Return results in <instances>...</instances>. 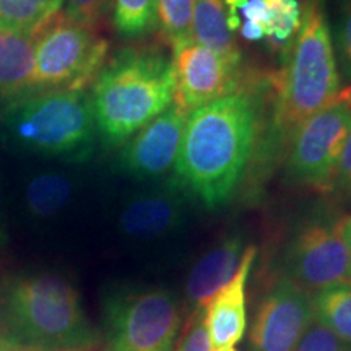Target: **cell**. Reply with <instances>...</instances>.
<instances>
[{"label": "cell", "instance_id": "6da1fadb", "mask_svg": "<svg viewBox=\"0 0 351 351\" xmlns=\"http://www.w3.org/2000/svg\"><path fill=\"white\" fill-rule=\"evenodd\" d=\"M257 129V96L245 88L191 111L174 182L205 208L225 207L251 160Z\"/></svg>", "mask_w": 351, "mask_h": 351}, {"label": "cell", "instance_id": "7a4b0ae2", "mask_svg": "<svg viewBox=\"0 0 351 351\" xmlns=\"http://www.w3.org/2000/svg\"><path fill=\"white\" fill-rule=\"evenodd\" d=\"M0 340L19 351H96L80 295L57 274H21L0 287Z\"/></svg>", "mask_w": 351, "mask_h": 351}, {"label": "cell", "instance_id": "3957f363", "mask_svg": "<svg viewBox=\"0 0 351 351\" xmlns=\"http://www.w3.org/2000/svg\"><path fill=\"white\" fill-rule=\"evenodd\" d=\"M91 93L96 129L108 147L124 145L174 103V60L158 49L127 47L106 60Z\"/></svg>", "mask_w": 351, "mask_h": 351}, {"label": "cell", "instance_id": "277c9868", "mask_svg": "<svg viewBox=\"0 0 351 351\" xmlns=\"http://www.w3.org/2000/svg\"><path fill=\"white\" fill-rule=\"evenodd\" d=\"M339 93L340 73L324 0H304L288 64L276 80L275 140L291 138L307 117Z\"/></svg>", "mask_w": 351, "mask_h": 351}, {"label": "cell", "instance_id": "5b68a950", "mask_svg": "<svg viewBox=\"0 0 351 351\" xmlns=\"http://www.w3.org/2000/svg\"><path fill=\"white\" fill-rule=\"evenodd\" d=\"M3 127L23 150L64 161L88 160L98 134L85 91H47L16 101L3 114Z\"/></svg>", "mask_w": 351, "mask_h": 351}, {"label": "cell", "instance_id": "8992f818", "mask_svg": "<svg viewBox=\"0 0 351 351\" xmlns=\"http://www.w3.org/2000/svg\"><path fill=\"white\" fill-rule=\"evenodd\" d=\"M109 41L62 12L34 33V91H85L104 67Z\"/></svg>", "mask_w": 351, "mask_h": 351}, {"label": "cell", "instance_id": "52a82bcc", "mask_svg": "<svg viewBox=\"0 0 351 351\" xmlns=\"http://www.w3.org/2000/svg\"><path fill=\"white\" fill-rule=\"evenodd\" d=\"M108 351H173L181 307L166 288H122L104 304Z\"/></svg>", "mask_w": 351, "mask_h": 351}, {"label": "cell", "instance_id": "ba28073f", "mask_svg": "<svg viewBox=\"0 0 351 351\" xmlns=\"http://www.w3.org/2000/svg\"><path fill=\"white\" fill-rule=\"evenodd\" d=\"M351 132V86L302 122L289 138L288 173L315 191H333L337 168Z\"/></svg>", "mask_w": 351, "mask_h": 351}, {"label": "cell", "instance_id": "9c48e42d", "mask_svg": "<svg viewBox=\"0 0 351 351\" xmlns=\"http://www.w3.org/2000/svg\"><path fill=\"white\" fill-rule=\"evenodd\" d=\"M285 267L289 280L311 295L333 287H351V262L337 223H302L289 239Z\"/></svg>", "mask_w": 351, "mask_h": 351}, {"label": "cell", "instance_id": "30bf717a", "mask_svg": "<svg viewBox=\"0 0 351 351\" xmlns=\"http://www.w3.org/2000/svg\"><path fill=\"white\" fill-rule=\"evenodd\" d=\"M314 319L313 295L280 276L254 315L249 351H295Z\"/></svg>", "mask_w": 351, "mask_h": 351}, {"label": "cell", "instance_id": "8fae6325", "mask_svg": "<svg viewBox=\"0 0 351 351\" xmlns=\"http://www.w3.org/2000/svg\"><path fill=\"white\" fill-rule=\"evenodd\" d=\"M173 60V104L187 114L243 88V54H221L191 43L176 52Z\"/></svg>", "mask_w": 351, "mask_h": 351}, {"label": "cell", "instance_id": "7c38bea8", "mask_svg": "<svg viewBox=\"0 0 351 351\" xmlns=\"http://www.w3.org/2000/svg\"><path fill=\"white\" fill-rule=\"evenodd\" d=\"M187 112L176 104L148 122L122 147L119 166L140 181L161 179L174 168Z\"/></svg>", "mask_w": 351, "mask_h": 351}, {"label": "cell", "instance_id": "4fadbf2b", "mask_svg": "<svg viewBox=\"0 0 351 351\" xmlns=\"http://www.w3.org/2000/svg\"><path fill=\"white\" fill-rule=\"evenodd\" d=\"M184 221V192L173 181L158 191L142 192L127 200L119 215V230L132 239L150 241L173 234Z\"/></svg>", "mask_w": 351, "mask_h": 351}, {"label": "cell", "instance_id": "5bb4252c", "mask_svg": "<svg viewBox=\"0 0 351 351\" xmlns=\"http://www.w3.org/2000/svg\"><path fill=\"white\" fill-rule=\"evenodd\" d=\"M256 254L257 249L254 245H247L239 270L232 276L231 282L202 306L205 327H207L213 350L231 348L244 337L245 327H247L245 288H247V280Z\"/></svg>", "mask_w": 351, "mask_h": 351}, {"label": "cell", "instance_id": "9a60e30c", "mask_svg": "<svg viewBox=\"0 0 351 351\" xmlns=\"http://www.w3.org/2000/svg\"><path fill=\"white\" fill-rule=\"evenodd\" d=\"M243 234H228L202 254L186 280V300L192 311L208 302L239 270L244 256Z\"/></svg>", "mask_w": 351, "mask_h": 351}, {"label": "cell", "instance_id": "2e32d148", "mask_svg": "<svg viewBox=\"0 0 351 351\" xmlns=\"http://www.w3.org/2000/svg\"><path fill=\"white\" fill-rule=\"evenodd\" d=\"M33 95L34 34L0 32V101L10 106Z\"/></svg>", "mask_w": 351, "mask_h": 351}, {"label": "cell", "instance_id": "e0dca14e", "mask_svg": "<svg viewBox=\"0 0 351 351\" xmlns=\"http://www.w3.org/2000/svg\"><path fill=\"white\" fill-rule=\"evenodd\" d=\"M192 43L221 54H241L234 33L228 28L225 0H195Z\"/></svg>", "mask_w": 351, "mask_h": 351}, {"label": "cell", "instance_id": "ac0fdd59", "mask_svg": "<svg viewBox=\"0 0 351 351\" xmlns=\"http://www.w3.org/2000/svg\"><path fill=\"white\" fill-rule=\"evenodd\" d=\"M73 195V184L69 176L57 171L41 173L26 184L25 204L36 218H51L67 207Z\"/></svg>", "mask_w": 351, "mask_h": 351}, {"label": "cell", "instance_id": "d6986e66", "mask_svg": "<svg viewBox=\"0 0 351 351\" xmlns=\"http://www.w3.org/2000/svg\"><path fill=\"white\" fill-rule=\"evenodd\" d=\"M62 7L64 0H0V32L34 34Z\"/></svg>", "mask_w": 351, "mask_h": 351}, {"label": "cell", "instance_id": "ffe728a7", "mask_svg": "<svg viewBox=\"0 0 351 351\" xmlns=\"http://www.w3.org/2000/svg\"><path fill=\"white\" fill-rule=\"evenodd\" d=\"M314 317L351 345V287H333L313 295Z\"/></svg>", "mask_w": 351, "mask_h": 351}, {"label": "cell", "instance_id": "44dd1931", "mask_svg": "<svg viewBox=\"0 0 351 351\" xmlns=\"http://www.w3.org/2000/svg\"><path fill=\"white\" fill-rule=\"evenodd\" d=\"M195 0H156L158 29L173 54L192 43Z\"/></svg>", "mask_w": 351, "mask_h": 351}, {"label": "cell", "instance_id": "7402d4cb", "mask_svg": "<svg viewBox=\"0 0 351 351\" xmlns=\"http://www.w3.org/2000/svg\"><path fill=\"white\" fill-rule=\"evenodd\" d=\"M112 26L124 39H138L158 28L156 0H111Z\"/></svg>", "mask_w": 351, "mask_h": 351}, {"label": "cell", "instance_id": "603a6c76", "mask_svg": "<svg viewBox=\"0 0 351 351\" xmlns=\"http://www.w3.org/2000/svg\"><path fill=\"white\" fill-rule=\"evenodd\" d=\"M269 8L267 38L274 46L293 41L301 25V5L298 0H265Z\"/></svg>", "mask_w": 351, "mask_h": 351}, {"label": "cell", "instance_id": "cb8c5ba5", "mask_svg": "<svg viewBox=\"0 0 351 351\" xmlns=\"http://www.w3.org/2000/svg\"><path fill=\"white\" fill-rule=\"evenodd\" d=\"M173 351H212V343H210L204 320V307H197L189 315Z\"/></svg>", "mask_w": 351, "mask_h": 351}, {"label": "cell", "instance_id": "d4e9b609", "mask_svg": "<svg viewBox=\"0 0 351 351\" xmlns=\"http://www.w3.org/2000/svg\"><path fill=\"white\" fill-rule=\"evenodd\" d=\"M62 8L67 19L96 28L111 8V0H64Z\"/></svg>", "mask_w": 351, "mask_h": 351}, {"label": "cell", "instance_id": "484cf974", "mask_svg": "<svg viewBox=\"0 0 351 351\" xmlns=\"http://www.w3.org/2000/svg\"><path fill=\"white\" fill-rule=\"evenodd\" d=\"M295 351H351V345L314 319Z\"/></svg>", "mask_w": 351, "mask_h": 351}, {"label": "cell", "instance_id": "4316f807", "mask_svg": "<svg viewBox=\"0 0 351 351\" xmlns=\"http://www.w3.org/2000/svg\"><path fill=\"white\" fill-rule=\"evenodd\" d=\"M337 49L346 80L351 82V0H341L337 23Z\"/></svg>", "mask_w": 351, "mask_h": 351}, {"label": "cell", "instance_id": "83f0119b", "mask_svg": "<svg viewBox=\"0 0 351 351\" xmlns=\"http://www.w3.org/2000/svg\"><path fill=\"white\" fill-rule=\"evenodd\" d=\"M333 189H339L343 194L351 195V132L346 138L343 152H341Z\"/></svg>", "mask_w": 351, "mask_h": 351}, {"label": "cell", "instance_id": "f1b7e54d", "mask_svg": "<svg viewBox=\"0 0 351 351\" xmlns=\"http://www.w3.org/2000/svg\"><path fill=\"white\" fill-rule=\"evenodd\" d=\"M244 20L249 23H256L265 29L267 38V26H269V8H267L265 0H245V3L241 8Z\"/></svg>", "mask_w": 351, "mask_h": 351}, {"label": "cell", "instance_id": "f546056e", "mask_svg": "<svg viewBox=\"0 0 351 351\" xmlns=\"http://www.w3.org/2000/svg\"><path fill=\"white\" fill-rule=\"evenodd\" d=\"M239 34L243 36L245 41H262L265 38V29L262 26H258L256 23H249V21H244L241 23L239 28Z\"/></svg>", "mask_w": 351, "mask_h": 351}, {"label": "cell", "instance_id": "4dcf8cb0", "mask_svg": "<svg viewBox=\"0 0 351 351\" xmlns=\"http://www.w3.org/2000/svg\"><path fill=\"white\" fill-rule=\"evenodd\" d=\"M337 228H339L340 236L345 241V245L346 249H348L350 262H351V215H346V217L340 218L339 221H337Z\"/></svg>", "mask_w": 351, "mask_h": 351}, {"label": "cell", "instance_id": "1f68e13d", "mask_svg": "<svg viewBox=\"0 0 351 351\" xmlns=\"http://www.w3.org/2000/svg\"><path fill=\"white\" fill-rule=\"evenodd\" d=\"M245 3V0H225L226 5V16H241L239 12L243 5Z\"/></svg>", "mask_w": 351, "mask_h": 351}, {"label": "cell", "instance_id": "d6a6232c", "mask_svg": "<svg viewBox=\"0 0 351 351\" xmlns=\"http://www.w3.org/2000/svg\"><path fill=\"white\" fill-rule=\"evenodd\" d=\"M0 195H2V186H0ZM8 245V232L3 225V217H2V208H0V254L7 249Z\"/></svg>", "mask_w": 351, "mask_h": 351}, {"label": "cell", "instance_id": "836d02e7", "mask_svg": "<svg viewBox=\"0 0 351 351\" xmlns=\"http://www.w3.org/2000/svg\"><path fill=\"white\" fill-rule=\"evenodd\" d=\"M0 351H13V348H10V346H7L2 340H0Z\"/></svg>", "mask_w": 351, "mask_h": 351}, {"label": "cell", "instance_id": "e575fe53", "mask_svg": "<svg viewBox=\"0 0 351 351\" xmlns=\"http://www.w3.org/2000/svg\"><path fill=\"white\" fill-rule=\"evenodd\" d=\"M215 351H236V350L231 346V348H221V350H215Z\"/></svg>", "mask_w": 351, "mask_h": 351}, {"label": "cell", "instance_id": "d590c367", "mask_svg": "<svg viewBox=\"0 0 351 351\" xmlns=\"http://www.w3.org/2000/svg\"><path fill=\"white\" fill-rule=\"evenodd\" d=\"M13 351H19V350H13Z\"/></svg>", "mask_w": 351, "mask_h": 351}]
</instances>
